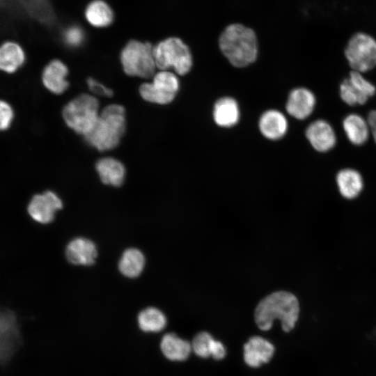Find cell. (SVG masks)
Returning a JSON list of instances; mask_svg holds the SVG:
<instances>
[{"mask_svg": "<svg viewBox=\"0 0 376 376\" xmlns=\"http://www.w3.org/2000/svg\"><path fill=\"white\" fill-rule=\"evenodd\" d=\"M299 314V304L297 297L290 292L278 290L258 302L254 311V320L260 329L267 331L278 319L283 330L289 332L295 327Z\"/></svg>", "mask_w": 376, "mask_h": 376, "instance_id": "1", "label": "cell"}, {"mask_svg": "<svg viewBox=\"0 0 376 376\" xmlns=\"http://www.w3.org/2000/svg\"><path fill=\"white\" fill-rule=\"evenodd\" d=\"M219 47L229 62L242 68L253 63L258 55V40L255 31L243 24L235 23L221 33Z\"/></svg>", "mask_w": 376, "mask_h": 376, "instance_id": "2", "label": "cell"}, {"mask_svg": "<svg viewBox=\"0 0 376 376\" xmlns=\"http://www.w3.org/2000/svg\"><path fill=\"white\" fill-rule=\"evenodd\" d=\"M125 130L124 108L118 104L106 107L92 130L85 135L86 142L100 151L114 148Z\"/></svg>", "mask_w": 376, "mask_h": 376, "instance_id": "3", "label": "cell"}, {"mask_svg": "<svg viewBox=\"0 0 376 376\" xmlns=\"http://www.w3.org/2000/svg\"><path fill=\"white\" fill-rule=\"evenodd\" d=\"M156 67L166 70L173 68L178 74H187L192 66V56L188 46L179 38L169 37L154 46Z\"/></svg>", "mask_w": 376, "mask_h": 376, "instance_id": "4", "label": "cell"}, {"mask_svg": "<svg viewBox=\"0 0 376 376\" xmlns=\"http://www.w3.org/2000/svg\"><path fill=\"white\" fill-rule=\"evenodd\" d=\"M98 109L99 103L95 97L83 94L65 106L63 116L68 127L85 136L92 130L98 120Z\"/></svg>", "mask_w": 376, "mask_h": 376, "instance_id": "5", "label": "cell"}, {"mask_svg": "<svg viewBox=\"0 0 376 376\" xmlns=\"http://www.w3.org/2000/svg\"><path fill=\"white\" fill-rule=\"evenodd\" d=\"M154 46L149 42L130 40L120 53V61L124 71L130 76L151 77L156 68Z\"/></svg>", "mask_w": 376, "mask_h": 376, "instance_id": "6", "label": "cell"}, {"mask_svg": "<svg viewBox=\"0 0 376 376\" xmlns=\"http://www.w3.org/2000/svg\"><path fill=\"white\" fill-rule=\"evenodd\" d=\"M344 54L352 70L362 74L370 72L376 68V40L357 33L349 40Z\"/></svg>", "mask_w": 376, "mask_h": 376, "instance_id": "7", "label": "cell"}, {"mask_svg": "<svg viewBox=\"0 0 376 376\" xmlns=\"http://www.w3.org/2000/svg\"><path fill=\"white\" fill-rule=\"evenodd\" d=\"M339 97L350 107L364 105L376 94V86L362 73L350 70L339 85Z\"/></svg>", "mask_w": 376, "mask_h": 376, "instance_id": "8", "label": "cell"}, {"mask_svg": "<svg viewBox=\"0 0 376 376\" xmlns=\"http://www.w3.org/2000/svg\"><path fill=\"white\" fill-rule=\"evenodd\" d=\"M179 87L178 77L171 72L163 70L154 76L152 83L143 84L139 92L148 102L166 104L174 100Z\"/></svg>", "mask_w": 376, "mask_h": 376, "instance_id": "9", "label": "cell"}, {"mask_svg": "<svg viewBox=\"0 0 376 376\" xmlns=\"http://www.w3.org/2000/svg\"><path fill=\"white\" fill-rule=\"evenodd\" d=\"M63 207L61 199L52 191L36 194L28 205V212L31 217L40 224L52 222L56 212Z\"/></svg>", "mask_w": 376, "mask_h": 376, "instance_id": "10", "label": "cell"}, {"mask_svg": "<svg viewBox=\"0 0 376 376\" xmlns=\"http://www.w3.org/2000/svg\"><path fill=\"white\" fill-rule=\"evenodd\" d=\"M306 137L313 148L319 152H329L337 143V135L334 127L324 119H318L308 125Z\"/></svg>", "mask_w": 376, "mask_h": 376, "instance_id": "11", "label": "cell"}, {"mask_svg": "<svg viewBox=\"0 0 376 376\" xmlns=\"http://www.w3.org/2000/svg\"><path fill=\"white\" fill-rule=\"evenodd\" d=\"M316 98L309 89L299 87L292 90L286 104L288 113L298 120L308 118L314 111Z\"/></svg>", "mask_w": 376, "mask_h": 376, "instance_id": "12", "label": "cell"}, {"mask_svg": "<svg viewBox=\"0 0 376 376\" xmlns=\"http://www.w3.org/2000/svg\"><path fill=\"white\" fill-rule=\"evenodd\" d=\"M274 353V345L259 336L251 337L244 345V361L252 368H258L269 361Z\"/></svg>", "mask_w": 376, "mask_h": 376, "instance_id": "13", "label": "cell"}, {"mask_svg": "<svg viewBox=\"0 0 376 376\" xmlns=\"http://www.w3.org/2000/svg\"><path fill=\"white\" fill-rule=\"evenodd\" d=\"M97 256V247L93 242L86 237H76L70 241L65 249L67 260L76 265H92Z\"/></svg>", "mask_w": 376, "mask_h": 376, "instance_id": "14", "label": "cell"}, {"mask_svg": "<svg viewBox=\"0 0 376 376\" xmlns=\"http://www.w3.org/2000/svg\"><path fill=\"white\" fill-rule=\"evenodd\" d=\"M84 17L91 26L104 29L114 22L115 13L105 0H91L84 9Z\"/></svg>", "mask_w": 376, "mask_h": 376, "instance_id": "15", "label": "cell"}, {"mask_svg": "<svg viewBox=\"0 0 376 376\" xmlns=\"http://www.w3.org/2000/svg\"><path fill=\"white\" fill-rule=\"evenodd\" d=\"M342 127L346 138L353 146H363L369 139L368 123L360 114L352 113L346 115L343 119Z\"/></svg>", "mask_w": 376, "mask_h": 376, "instance_id": "16", "label": "cell"}, {"mask_svg": "<svg viewBox=\"0 0 376 376\" xmlns=\"http://www.w3.org/2000/svg\"><path fill=\"white\" fill-rule=\"evenodd\" d=\"M68 73V70L63 62L57 59L52 61L42 72V83L49 91L61 94L68 87L65 79Z\"/></svg>", "mask_w": 376, "mask_h": 376, "instance_id": "17", "label": "cell"}, {"mask_svg": "<svg viewBox=\"0 0 376 376\" xmlns=\"http://www.w3.org/2000/svg\"><path fill=\"white\" fill-rule=\"evenodd\" d=\"M259 128L264 136L276 140L283 137L288 130V121L280 111L271 109L265 111L259 120Z\"/></svg>", "mask_w": 376, "mask_h": 376, "instance_id": "18", "label": "cell"}, {"mask_svg": "<svg viewBox=\"0 0 376 376\" xmlns=\"http://www.w3.org/2000/svg\"><path fill=\"white\" fill-rule=\"evenodd\" d=\"M160 349L164 356L174 361L186 360L191 352V343L173 333H168L163 336L160 341Z\"/></svg>", "mask_w": 376, "mask_h": 376, "instance_id": "19", "label": "cell"}, {"mask_svg": "<svg viewBox=\"0 0 376 376\" xmlns=\"http://www.w3.org/2000/svg\"><path fill=\"white\" fill-rule=\"evenodd\" d=\"M336 181L340 194L348 199L358 196L364 185L361 174L352 168L340 170L336 174Z\"/></svg>", "mask_w": 376, "mask_h": 376, "instance_id": "20", "label": "cell"}, {"mask_svg": "<svg viewBox=\"0 0 376 376\" xmlns=\"http://www.w3.org/2000/svg\"><path fill=\"white\" fill-rule=\"evenodd\" d=\"M96 170L101 181L113 187H120L124 182L125 169L118 160L112 157H104L97 161Z\"/></svg>", "mask_w": 376, "mask_h": 376, "instance_id": "21", "label": "cell"}, {"mask_svg": "<svg viewBox=\"0 0 376 376\" xmlns=\"http://www.w3.org/2000/svg\"><path fill=\"white\" fill-rule=\"evenodd\" d=\"M213 118L216 124L223 127H230L237 124L240 118L239 107L232 97L218 100L214 107Z\"/></svg>", "mask_w": 376, "mask_h": 376, "instance_id": "22", "label": "cell"}, {"mask_svg": "<svg viewBox=\"0 0 376 376\" xmlns=\"http://www.w3.org/2000/svg\"><path fill=\"white\" fill-rule=\"evenodd\" d=\"M25 61L22 47L15 42H6L0 45V70L6 73L16 72Z\"/></svg>", "mask_w": 376, "mask_h": 376, "instance_id": "23", "label": "cell"}, {"mask_svg": "<svg viewBox=\"0 0 376 376\" xmlns=\"http://www.w3.org/2000/svg\"><path fill=\"white\" fill-rule=\"evenodd\" d=\"M145 265V257L143 253L138 249L129 248L126 249L118 263L120 273L128 278L139 276Z\"/></svg>", "mask_w": 376, "mask_h": 376, "instance_id": "24", "label": "cell"}, {"mask_svg": "<svg viewBox=\"0 0 376 376\" xmlns=\"http://www.w3.org/2000/svg\"><path fill=\"white\" fill-rule=\"evenodd\" d=\"M22 343L20 331H0V366L8 365L17 354Z\"/></svg>", "mask_w": 376, "mask_h": 376, "instance_id": "25", "label": "cell"}, {"mask_svg": "<svg viewBox=\"0 0 376 376\" xmlns=\"http://www.w3.org/2000/svg\"><path fill=\"white\" fill-rule=\"evenodd\" d=\"M138 325L145 332H159L167 322L165 315L158 308L148 307L142 310L137 317Z\"/></svg>", "mask_w": 376, "mask_h": 376, "instance_id": "26", "label": "cell"}, {"mask_svg": "<svg viewBox=\"0 0 376 376\" xmlns=\"http://www.w3.org/2000/svg\"><path fill=\"white\" fill-rule=\"evenodd\" d=\"M214 340L212 336L206 331L198 333L191 343V350L196 355L201 358L210 356L212 344Z\"/></svg>", "mask_w": 376, "mask_h": 376, "instance_id": "27", "label": "cell"}, {"mask_svg": "<svg viewBox=\"0 0 376 376\" xmlns=\"http://www.w3.org/2000/svg\"><path fill=\"white\" fill-rule=\"evenodd\" d=\"M62 36L64 42L68 46L78 47L85 40V32L80 25L71 24L64 29Z\"/></svg>", "mask_w": 376, "mask_h": 376, "instance_id": "28", "label": "cell"}, {"mask_svg": "<svg viewBox=\"0 0 376 376\" xmlns=\"http://www.w3.org/2000/svg\"><path fill=\"white\" fill-rule=\"evenodd\" d=\"M13 118L14 112L11 106L8 102L0 100V131L8 129Z\"/></svg>", "mask_w": 376, "mask_h": 376, "instance_id": "29", "label": "cell"}, {"mask_svg": "<svg viewBox=\"0 0 376 376\" xmlns=\"http://www.w3.org/2000/svg\"><path fill=\"white\" fill-rule=\"evenodd\" d=\"M87 84L89 89L98 95L109 97L113 94L111 90L93 78L87 80Z\"/></svg>", "mask_w": 376, "mask_h": 376, "instance_id": "30", "label": "cell"}, {"mask_svg": "<svg viewBox=\"0 0 376 376\" xmlns=\"http://www.w3.org/2000/svg\"><path fill=\"white\" fill-rule=\"evenodd\" d=\"M226 355V350L224 345L219 340L214 339L212 347L210 356L217 360H220L224 358Z\"/></svg>", "mask_w": 376, "mask_h": 376, "instance_id": "31", "label": "cell"}, {"mask_svg": "<svg viewBox=\"0 0 376 376\" xmlns=\"http://www.w3.org/2000/svg\"><path fill=\"white\" fill-rule=\"evenodd\" d=\"M366 120L371 136L376 145V109H372L368 112Z\"/></svg>", "mask_w": 376, "mask_h": 376, "instance_id": "32", "label": "cell"}]
</instances>
